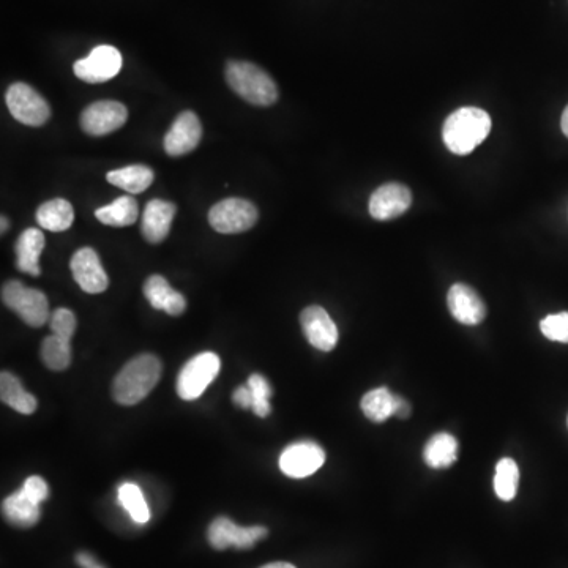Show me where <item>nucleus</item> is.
<instances>
[{"label":"nucleus","mask_w":568,"mask_h":568,"mask_svg":"<svg viewBox=\"0 0 568 568\" xmlns=\"http://www.w3.org/2000/svg\"><path fill=\"white\" fill-rule=\"evenodd\" d=\"M491 131L490 114L480 108L456 109L445 119L442 139L455 155H469L488 138Z\"/></svg>","instance_id":"nucleus-1"},{"label":"nucleus","mask_w":568,"mask_h":568,"mask_svg":"<svg viewBox=\"0 0 568 568\" xmlns=\"http://www.w3.org/2000/svg\"><path fill=\"white\" fill-rule=\"evenodd\" d=\"M161 362L154 354H141L125 365L113 384V398L122 406H135L155 389L161 378Z\"/></svg>","instance_id":"nucleus-2"},{"label":"nucleus","mask_w":568,"mask_h":568,"mask_svg":"<svg viewBox=\"0 0 568 568\" xmlns=\"http://www.w3.org/2000/svg\"><path fill=\"white\" fill-rule=\"evenodd\" d=\"M226 81L240 98L255 106H272L278 100V87L272 76L258 65L231 60L226 65Z\"/></svg>","instance_id":"nucleus-3"},{"label":"nucleus","mask_w":568,"mask_h":568,"mask_svg":"<svg viewBox=\"0 0 568 568\" xmlns=\"http://www.w3.org/2000/svg\"><path fill=\"white\" fill-rule=\"evenodd\" d=\"M2 302L30 327L45 326L51 318L48 297L38 289L27 288L21 281L12 280L4 284Z\"/></svg>","instance_id":"nucleus-4"},{"label":"nucleus","mask_w":568,"mask_h":568,"mask_svg":"<svg viewBox=\"0 0 568 568\" xmlns=\"http://www.w3.org/2000/svg\"><path fill=\"white\" fill-rule=\"evenodd\" d=\"M221 370V360L215 352H201L185 363L177 376V395L185 401H195L206 392Z\"/></svg>","instance_id":"nucleus-5"},{"label":"nucleus","mask_w":568,"mask_h":568,"mask_svg":"<svg viewBox=\"0 0 568 568\" xmlns=\"http://www.w3.org/2000/svg\"><path fill=\"white\" fill-rule=\"evenodd\" d=\"M258 218L259 213L255 204L240 198L223 199L209 212L210 226L220 234H240L250 231L256 225Z\"/></svg>","instance_id":"nucleus-6"},{"label":"nucleus","mask_w":568,"mask_h":568,"mask_svg":"<svg viewBox=\"0 0 568 568\" xmlns=\"http://www.w3.org/2000/svg\"><path fill=\"white\" fill-rule=\"evenodd\" d=\"M5 101L12 116L29 127H42L51 117L48 101L29 84H12L5 94Z\"/></svg>","instance_id":"nucleus-7"},{"label":"nucleus","mask_w":568,"mask_h":568,"mask_svg":"<svg viewBox=\"0 0 568 568\" xmlns=\"http://www.w3.org/2000/svg\"><path fill=\"white\" fill-rule=\"evenodd\" d=\"M267 534L269 531L266 527H240L226 516H220L210 524L207 539L213 550L225 551L228 548L250 550L256 543L266 539Z\"/></svg>","instance_id":"nucleus-8"},{"label":"nucleus","mask_w":568,"mask_h":568,"mask_svg":"<svg viewBox=\"0 0 568 568\" xmlns=\"http://www.w3.org/2000/svg\"><path fill=\"white\" fill-rule=\"evenodd\" d=\"M122 54L114 46L100 45L92 49V53L86 59L75 62V75L81 81L89 84L106 83L109 79L116 78L122 70Z\"/></svg>","instance_id":"nucleus-9"},{"label":"nucleus","mask_w":568,"mask_h":568,"mask_svg":"<svg viewBox=\"0 0 568 568\" xmlns=\"http://www.w3.org/2000/svg\"><path fill=\"white\" fill-rule=\"evenodd\" d=\"M128 119V109L119 101L101 100L87 106L81 113L79 124L89 136L109 135L124 127Z\"/></svg>","instance_id":"nucleus-10"},{"label":"nucleus","mask_w":568,"mask_h":568,"mask_svg":"<svg viewBox=\"0 0 568 568\" xmlns=\"http://www.w3.org/2000/svg\"><path fill=\"white\" fill-rule=\"evenodd\" d=\"M326 463V452L316 442H294L283 450L280 469L291 479H305L322 468Z\"/></svg>","instance_id":"nucleus-11"},{"label":"nucleus","mask_w":568,"mask_h":568,"mask_svg":"<svg viewBox=\"0 0 568 568\" xmlns=\"http://www.w3.org/2000/svg\"><path fill=\"white\" fill-rule=\"evenodd\" d=\"M303 335L313 348L322 352H330L338 344L337 324L332 321L329 313L319 305H311L300 314Z\"/></svg>","instance_id":"nucleus-12"},{"label":"nucleus","mask_w":568,"mask_h":568,"mask_svg":"<svg viewBox=\"0 0 568 568\" xmlns=\"http://www.w3.org/2000/svg\"><path fill=\"white\" fill-rule=\"evenodd\" d=\"M412 206V193L398 182L381 185L370 198V215L374 220L389 221L401 217Z\"/></svg>","instance_id":"nucleus-13"},{"label":"nucleus","mask_w":568,"mask_h":568,"mask_svg":"<svg viewBox=\"0 0 568 568\" xmlns=\"http://www.w3.org/2000/svg\"><path fill=\"white\" fill-rule=\"evenodd\" d=\"M70 269L79 288L87 294H101L108 289V275L94 248L86 247L76 251L71 258Z\"/></svg>","instance_id":"nucleus-14"},{"label":"nucleus","mask_w":568,"mask_h":568,"mask_svg":"<svg viewBox=\"0 0 568 568\" xmlns=\"http://www.w3.org/2000/svg\"><path fill=\"white\" fill-rule=\"evenodd\" d=\"M202 138V125L193 111H184L174 120L165 136L166 154L171 157L190 154L199 146Z\"/></svg>","instance_id":"nucleus-15"},{"label":"nucleus","mask_w":568,"mask_h":568,"mask_svg":"<svg viewBox=\"0 0 568 568\" xmlns=\"http://www.w3.org/2000/svg\"><path fill=\"white\" fill-rule=\"evenodd\" d=\"M447 305L453 318L464 326H479L486 318L485 302L468 284H453L447 294Z\"/></svg>","instance_id":"nucleus-16"},{"label":"nucleus","mask_w":568,"mask_h":568,"mask_svg":"<svg viewBox=\"0 0 568 568\" xmlns=\"http://www.w3.org/2000/svg\"><path fill=\"white\" fill-rule=\"evenodd\" d=\"M177 207L163 199H152L142 213V236L147 242L161 243L171 231Z\"/></svg>","instance_id":"nucleus-17"},{"label":"nucleus","mask_w":568,"mask_h":568,"mask_svg":"<svg viewBox=\"0 0 568 568\" xmlns=\"http://www.w3.org/2000/svg\"><path fill=\"white\" fill-rule=\"evenodd\" d=\"M144 296L155 310L165 311L171 316H180L187 310V300L169 286L168 281L161 275H152L144 283Z\"/></svg>","instance_id":"nucleus-18"},{"label":"nucleus","mask_w":568,"mask_h":568,"mask_svg":"<svg viewBox=\"0 0 568 568\" xmlns=\"http://www.w3.org/2000/svg\"><path fill=\"white\" fill-rule=\"evenodd\" d=\"M46 240L43 232L37 228H29L16 240V267L19 272L38 277L40 269V256L45 250Z\"/></svg>","instance_id":"nucleus-19"},{"label":"nucleus","mask_w":568,"mask_h":568,"mask_svg":"<svg viewBox=\"0 0 568 568\" xmlns=\"http://www.w3.org/2000/svg\"><path fill=\"white\" fill-rule=\"evenodd\" d=\"M2 512H4L5 520L16 527H32L40 520V504L30 499L23 488L10 494L7 499L2 502Z\"/></svg>","instance_id":"nucleus-20"},{"label":"nucleus","mask_w":568,"mask_h":568,"mask_svg":"<svg viewBox=\"0 0 568 568\" xmlns=\"http://www.w3.org/2000/svg\"><path fill=\"white\" fill-rule=\"evenodd\" d=\"M0 398L2 403L15 409L19 414L30 415L37 411V398L30 395L15 374L2 371L0 374Z\"/></svg>","instance_id":"nucleus-21"},{"label":"nucleus","mask_w":568,"mask_h":568,"mask_svg":"<svg viewBox=\"0 0 568 568\" xmlns=\"http://www.w3.org/2000/svg\"><path fill=\"white\" fill-rule=\"evenodd\" d=\"M155 174L149 166L133 165L116 169L106 174V180L114 187L122 188L131 195H138L154 184Z\"/></svg>","instance_id":"nucleus-22"},{"label":"nucleus","mask_w":568,"mask_h":568,"mask_svg":"<svg viewBox=\"0 0 568 568\" xmlns=\"http://www.w3.org/2000/svg\"><path fill=\"white\" fill-rule=\"evenodd\" d=\"M75 221V210L65 199H51L37 210V223L51 232H62L70 229Z\"/></svg>","instance_id":"nucleus-23"},{"label":"nucleus","mask_w":568,"mask_h":568,"mask_svg":"<svg viewBox=\"0 0 568 568\" xmlns=\"http://www.w3.org/2000/svg\"><path fill=\"white\" fill-rule=\"evenodd\" d=\"M458 458V441L450 433H438L423 449V460L431 469L449 468Z\"/></svg>","instance_id":"nucleus-24"},{"label":"nucleus","mask_w":568,"mask_h":568,"mask_svg":"<svg viewBox=\"0 0 568 568\" xmlns=\"http://www.w3.org/2000/svg\"><path fill=\"white\" fill-rule=\"evenodd\" d=\"M95 217L103 225L114 226V228L135 225L139 217L138 202L131 196H120L113 204L100 207L95 212Z\"/></svg>","instance_id":"nucleus-25"},{"label":"nucleus","mask_w":568,"mask_h":568,"mask_svg":"<svg viewBox=\"0 0 568 568\" xmlns=\"http://www.w3.org/2000/svg\"><path fill=\"white\" fill-rule=\"evenodd\" d=\"M395 406H397V395H393L387 387L370 390L360 403L363 414L374 423L385 422L395 415Z\"/></svg>","instance_id":"nucleus-26"},{"label":"nucleus","mask_w":568,"mask_h":568,"mask_svg":"<svg viewBox=\"0 0 568 568\" xmlns=\"http://www.w3.org/2000/svg\"><path fill=\"white\" fill-rule=\"evenodd\" d=\"M520 485V469L512 458H502L496 466L494 490L501 501H513Z\"/></svg>","instance_id":"nucleus-27"},{"label":"nucleus","mask_w":568,"mask_h":568,"mask_svg":"<svg viewBox=\"0 0 568 568\" xmlns=\"http://www.w3.org/2000/svg\"><path fill=\"white\" fill-rule=\"evenodd\" d=\"M42 360L51 371H65L71 363L70 341L49 335L42 343Z\"/></svg>","instance_id":"nucleus-28"},{"label":"nucleus","mask_w":568,"mask_h":568,"mask_svg":"<svg viewBox=\"0 0 568 568\" xmlns=\"http://www.w3.org/2000/svg\"><path fill=\"white\" fill-rule=\"evenodd\" d=\"M119 501L130 513L131 520L138 524H146L150 520L149 507L142 494L141 488L135 483H124L119 488Z\"/></svg>","instance_id":"nucleus-29"},{"label":"nucleus","mask_w":568,"mask_h":568,"mask_svg":"<svg viewBox=\"0 0 568 568\" xmlns=\"http://www.w3.org/2000/svg\"><path fill=\"white\" fill-rule=\"evenodd\" d=\"M248 387H250L251 395H253V404H251V411L255 412L261 419H266L270 414V397H272V387L261 374H251L248 379Z\"/></svg>","instance_id":"nucleus-30"},{"label":"nucleus","mask_w":568,"mask_h":568,"mask_svg":"<svg viewBox=\"0 0 568 568\" xmlns=\"http://www.w3.org/2000/svg\"><path fill=\"white\" fill-rule=\"evenodd\" d=\"M540 330L548 340L557 343H568V311L562 313L548 314L540 322Z\"/></svg>","instance_id":"nucleus-31"},{"label":"nucleus","mask_w":568,"mask_h":568,"mask_svg":"<svg viewBox=\"0 0 568 568\" xmlns=\"http://www.w3.org/2000/svg\"><path fill=\"white\" fill-rule=\"evenodd\" d=\"M49 326L53 330V335L71 341V338L75 335L78 322H76L73 311L67 310V308H57L49 318Z\"/></svg>","instance_id":"nucleus-32"},{"label":"nucleus","mask_w":568,"mask_h":568,"mask_svg":"<svg viewBox=\"0 0 568 568\" xmlns=\"http://www.w3.org/2000/svg\"><path fill=\"white\" fill-rule=\"evenodd\" d=\"M23 490L30 499H34L38 504H42V502H45L49 497L48 483H46L45 479H42V477H38V475L29 477V479L24 482Z\"/></svg>","instance_id":"nucleus-33"},{"label":"nucleus","mask_w":568,"mask_h":568,"mask_svg":"<svg viewBox=\"0 0 568 568\" xmlns=\"http://www.w3.org/2000/svg\"><path fill=\"white\" fill-rule=\"evenodd\" d=\"M232 401L242 409H251V404H253V395H251V390L248 385H242L239 389L232 395Z\"/></svg>","instance_id":"nucleus-34"},{"label":"nucleus","mask_w":568,"mask_h":568,"mask_svg":"<svg viewBox=\"0 0 568 568\" xmlns=\"http://www.w3.org/2000/svg\"><path fill=\"white\" fill-rule=\"evenodd\" d=\"M395 415H397L398 419H408L409 415H411V404L404 400L403 397H398V395Z\"/></svg>","instance_id":"nucleus-35"},{"label":"nucleus","mask_w":568,"mask_h":568,"mask_svg":"<svg viewBox=\"0 0 568 568\" xmlns=\"http://www.w3.org/2000/svg\"><path fill=\"white\" fill-rule=\"evenodd\" d=\"M76 561H78V564L81 565V567L83 568H90L92 567V565L97 564V562H95L94 557H90L89 554H78V557H76Z\"/></svg>","instance_id":"nucleus-36"},{"label":"nucleus","mask_w":568,"mask_h":568,"mask_svg":"<svg viewBox=\"0 0 568 568\" xmlns=\"http://www.w3.org/2000/svg\"><path fill=\"white\" fill-rule=\"evenodd\" d=\"M561 128L562 131H564V135L568 138V106L564 109V113H562Z\"/></svg>","instance_id":"nucleus-37"},{"label":"nucleus","mask_w":568,"mask_h":568,"mask_svg":"<svg viewBox=\"0 0 568 568\" xmlns=\"http://www.w3.org/2000/svg\"><path fill=\"white\" fill-rule=\"evenodd\" d=\"M261 568H296L292 564H288V562H272V564L264 565Z\"/></svg>","instance_id":"nucleus-38"},{"label":"nucleus","mask_w":568,"mask_h":568,"mask_svg":"<svg viewBox=\"0 0 568 568\" xmlns=\"http://www.w3.org/2000/svg\"><path fill=\"white\" fill-rule=\"evenodd\" d=\"M8 229V220L5 217H2V234Z\"/></svg>","instance_id":"nucleus-39"},{"label":"nucleus","mask_w":568,"mask_h":568,"mask_svg":"<svg viewBox=\"0 0 568 568\" xmlns=\"http://www.w3.org/2000/svg\"><path fill=\"white\" fill-rule=\"evenodd\" d=\"M90 568H103V567H101V565L95 564V565H92V567H90Z\"/></svg>","instance_id":"nucleus-40"}]
</instances>
